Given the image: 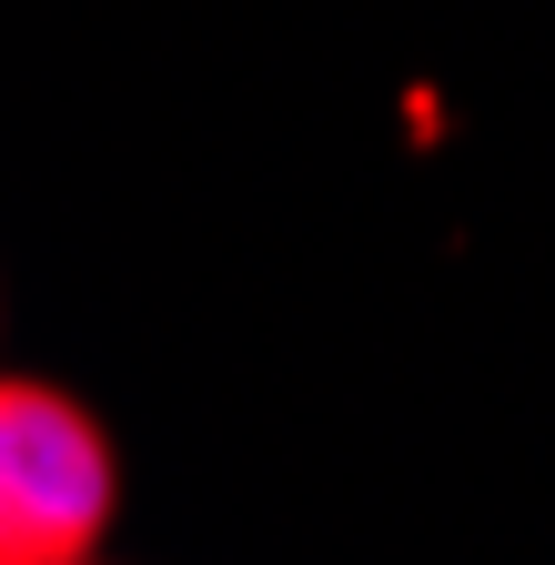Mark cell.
<instances>
[{
	"label": "cell",
	"instance_id": "6da1fadb",
	"mask_svg": "<svg viewBox=\"0 0 555 565\" xmlns=\"http://www.w3.org/2000/svg\"><path fill=\"white\" fill-rule=\"evenodd\" d=\"M111 494L102 424L41 374H0V565H92Z\"/></svg>",
	"mask_w": 555,
	"mask_h": 565
}]
</instances>
